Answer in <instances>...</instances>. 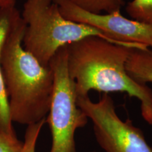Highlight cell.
I'll list each match as a JSON object with an SVG mask.
<instances>
[{
	"label": "cell",
	"instance_id": "cell-1",
	"mask_svg": "<svg viewBox=\"0 0 152 152\" xmlns=\"http://www.w3.org/2000/svg\"><path fill=\"white\" fill-rule=\"evenodd\" d=\"M26 23L13 7L1 52V66L12 122L30 125L46 119L52 99L54 75L23 45Z\"/></svg>",
	"mask_w": 152,
	"mask_h": 152
},
{
	"label": "cell",
	"instance_id": "cell-2",
	"mask_svg": "<svg viewBox=\"0 0 152 152\" xmlns=\"http://www.w3.org/2000/svg\"><path fill=\"white\" fill-rule=\"evenodd\" d=\"M133 48L89 37L67 46L68 71L75 82L77 96L92 90L123 92L140 102L142 116L152 125V90L133 80L126 63Z\"/></svg>",
	"mask_w": 152,
	"mask_h": 152
},
{
	"label": "cell",
	"instance_id": "cell-3",
	"mask_svg": "<svg viewBox=\"0 0 152 152\" xmlns=\"http://www.w3.org/2000/svg\"><path fill=\"white\" fill-rule=\"evenodd\" d=\"M21 17L26 23L23 47L44 66H49L61 48L89 37L133 49L148 48L143 45L121 42L92 26L68 20L53 0H26Z\"/></svg>",
	"mask_w": 152,
	"mask_h": 152
},
{
	"label": "cell",
	"instance_id": "cell-4",
	"mask_svg": "<svg viewBox=\"0 0 152 152\" xmlns=\"http://www.w3.org/2000/svg\"><path fill=\"white\" fill-rule=\"evenodd\" d=\"M54 87L46 122L52 134L49 152H77L75 134L88 118L77 104L75 82L68 71L67 46L61 48L49 63Z\"/></svg>",
	"mask_w": 152,
	"mask_h": 152
},
{
	"label": "cell",
	"instance_id": "cell-5",
	"mask_svg": "<svg viewBox=\"0 0 152 152\" xmlns=\"http://www.w3.org/2000/svg\"><path fill=\"white\" fill-rule=\"evenodd\" d=\"M77 106L93 123L96 142L106 152H152L144 133L130 119L123 121L113 99L103 93L97 102L89 95L77 96Z\"/></svg>",
	"mask_w": 152,
	"mask_h": 152
},
{
	"label": "cell",
	"instance_id": "cell-6",
	"mask_svg": "<svg viewBox=\"0 0 152 152\" xmlns=\"http://www.w3.org/2000/svg\"><path fill=\"white\" fill-rule=\"evenodd\" d=\"M64 18L89 25L127 44L143 45L152 50V28L132 18H125L121 11L107 14H94L77 7L71 0H53Z\"/></svg>",
	"mask_w": 152,
	"mask_h": 152
},
{
	"label": "cell",
	"instance_id": "cell-7",
	"mask_svg": "<svg viewBox=\"0 0 152 152\" xmlns=\"http://www.w3.org/2000/svg\"><path fill=\"white\" fill-rule=\"evenodd\" d=\"M12 7L0 9V134L17 138L11 121L9 100L4 83L1 66V52L4 41L9 30Z\"/></svg>",
	"mask_w": 152,
	"mask_h": 152
},
{
	"label": "cell",
	"instance_id": "cell-8",
	"mask_svg": "<svg viewBox=\"0 0 152 152\" xmlns=\"http://www.w3.org/2000/svg\"><path fill=\"white\" fill-rule=\"evenodd\" d=\"M126 70L133 80L141 84L152 83V50L133 49L126 63Z\"/></svg>",
	"mask_w": 152,
	"mask_h": 152
},
{
	"label": "cell",
	"instance_id": "cell-9",
	"mask_svg": "<svg viewBox=\"0 0 152 152\" xmlns=\"http://www.w3.org/2000/svg\"><path fill=\"white\" fill-rule=\"evenodd\" d=\"M77 7L94 14L111 13L121 11L125 5L124 0H71Z\"/></svg>",
	"mask_w": 152,
	"mask_h": 152
},
{
	"label": "cell",
	"instance_id": "cell-10",
	"mask_svg": "<svg viewBox=\"0 0 152 152\" xmlns=\"http://www.w3.org/2000/svg\"><path fill=\"white\" fill-rule=\"evenodd\" d=\"M125 9L133 20L152 28V0H132L128 3Z\"/></svg>",
	"mask_w": 152,
	"mask_h": 152
},
{
	"label": "cell",
	"instance_id": "cell-11",
	"mask_svg": "<svg viewBox=\"0 0 152 152\" xmlns=\"http://www.w3.org/2000/svg\"><path fill=\"white\" fill-rule=\"evenodd\" d=\"M45 123L46 119H44L38 123L28 125L25 133L22 152H35L37 139Z\"/></svg>",
	"mask_w": 152,
	"mask_h": 152
},
{
	"label": "cell",
	"instance_id": "cell-12",
	"mask_svg": "<svg viewBox=\"0 0 152 152\" xmlns=\"http://www.w3.org/2000/svg\"><path fill=\"white\" fill-rule=\"evenodd\" d=\"M23 142L0 134V152H22Z\"/></svg>",
	"mask_w": 152,
	"mask_h": 152
},
{
	"label": "cell",
	"instance_id": "cell-13",
	"mask_svg": "<svg viewBox=\"0 0 152 152\" xmlns=\"http://www.w3.org/2000/svg\"><path fill=\"white\" fill-rule=\"evenodd\" d=\"M16 0H0V9L15 7Z\"/></svg>",
	"mask_w": 152,
	"mask_h": 152
}]
</instances>
